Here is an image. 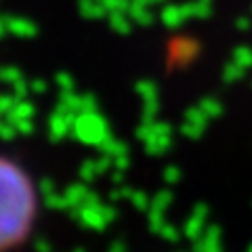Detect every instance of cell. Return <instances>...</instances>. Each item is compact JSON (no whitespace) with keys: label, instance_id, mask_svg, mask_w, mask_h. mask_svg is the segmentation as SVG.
<instances>
[{"label":"cell","instance_id":"3","mask_svg":"<svg viewBox=\"0 0 252 252\" xmlns=\"http://www.w3.org/2000/svg\"><path fill=\"white\" fill-rule=\"evenodd\" d=\"M78 11H80L84 19H91V21L101 19L107 15V11L103 9V4L99 0H78Z\"/></svg>","mask_w":252,"mask_h":252},{"label":"cell","instance_id":"1","mask_svg":"<svg viewBox=\"0 0 252 252\" xmlns=\"http://www.w3.org/2000/svg\"><path fill=\"white\" fill-rule=\"evenodd\" d=\"M42 215L40 185L26 164L0 152V252H21Z\"/></svg>","mask_w":252,"mask_h":252},{"label":"cell","instance_id":"7","mask_svg":"<svg viewBox=\"0 0 252 252\" xmlns=\"http://www.w3.org/2000/svg\"><path fill=\"white\" fill-rule=\"evenodd\" d=\"M4 34H6V21H4V17H0V38Z\"/></svg>","mask_w":252,"mask_h":252},{"label":"cell","instance_id":"2","mask_svg":"<svg viewBox=\"0 0 252 252\" xmlns=\"http://www.w3.org/2000/svg\"><path fill=\"white\" fill-rule=\"evenodd\" d=\"M6 34L15 38H34L38 34V26L28 17H17V15H6Z\"/></svg>","mask_w":252,"mask_h":252},{"label":"cell","instance_id":"6","mask_svg":"<svg viewBox=\"0 0 252 252\" xmlns=\"http://www.w3.org/2000/svg\"><path fill=\"white\" fill-rule=\"evenodd\" d=\"M0 80H4V82H17L21 80V74H19V69L17 67H13V65H4V67H0Z\"/></svg>","mask_w":252,"mask_h":252},{"label":"cell","instance_id":"5","mask_svg":"<svg viewBox=\"0 0 252 252\" xmlns=\"http://www.w3.org/2000/svg\"><path fill=\"white\" fill-rule=\"evenodd\" d=\"M103 4V9L109 13H116V11H128L130 6V0H99Z\"/></svg>","mask_w":252,"mask_h":252},{"label":"cell","instance_id":"4","mask_svg":"<svg viewBox=\"0 0 252 252\" xmlns=\"http://www.w3.org/2000/svg\"><path fill=\"white\" fill-rule=\"evenodd\" d=\"M107 19H109V26H112L114 32H118V34H128L130 32V15L128 11H116V13H109L107 15Z\"/></svg>","mask_w":252,"mask_h":252}]
</instances>
